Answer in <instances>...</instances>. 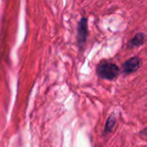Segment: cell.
I'll use <instances>...</instances> for the list:
<instances>
[{"label":"cell","mask_w":147,"mask_h":147,"mask_svg":"<svg viewBox=\"0 0 147 147\" xmlns=\"http://www.w3.org/2000/svg\"><path fill=\"white\" fill-rule=\"evenodd\" d=\"M96 72L100 78L111 80L115 78L119 75L120 70L116 65L107 61H103L98 65Z\"/></svg>","instance_id":"obj_1"},{"label":"cell","mask_w":147,"mask_h":147,"mask_svg":"<svg viewBox=\"0 0 147 147\" xmlns=\"http://www.w3.org/2000/svg\"><path fill=\"white\" fill-rule=\"evenodd\" d=\"M87 19L83 17L79 23H78V44L82 47L86 41L87 37Z\"/></svg>","instance_id":"obj_2"},{"label":"cell","mask_w":147,"mask_h":147,"mask_svg":"<svg viewBox=\"0 0 147 147\" xmlns=\"http://www.w3.org/2000/svg\"><path fill=\"white\" fill-rule=\"evenodd\" d=\"M141 65V60L138 57H134L127 60L123 65V71L127 74L136 71Z\"/></svg>","instance_id":"obj_3"},{"label":"cell","mask_w":147,"mask_h":147,"mask_svg":"<svg viewBox=\"0 0 147 147\" xmlns=\"http://www.w3.org/2000/svg\"><path fill=\"white\" fill-rule=\"evenodd\" d=\"M144 42H145V35H144V34L139 33V34H137L134 37V39H132V40L128 42L127 47H140V46L143 45Z\"/></svg>","instance_id":"obj_4"},{"label":"cell","mask_w":147,"mask_h":147,"mask_svg":"<svg viewBox=\"0 0 147 147\" xmlns=\"http://www.w3.org/2000/svg\"><path fill=\"white\" fill-rule=\"evenodd\" d=\"M115 116L112 115L107 121L106 122V125H105V128H104V134H109V132H111V130L113 129L114 126H115Z\"/></svg>","instance_id":"obj_5"}]
</instances>
